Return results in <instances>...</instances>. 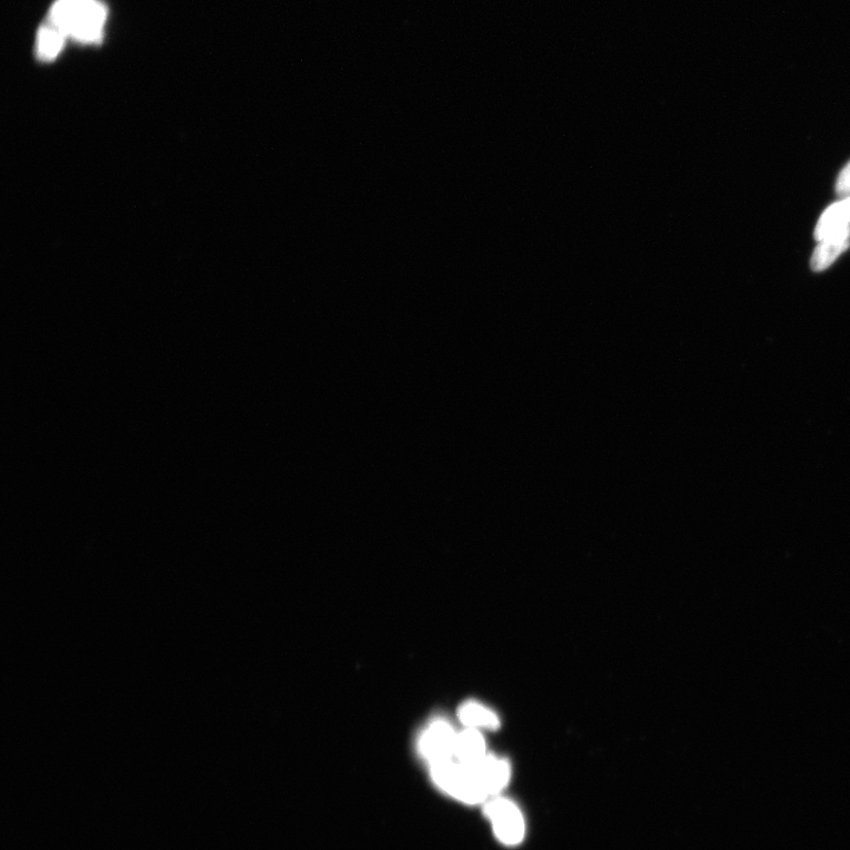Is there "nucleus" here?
<instances>
[{
  "instance_id": "obj_1",
  "label": "nucleus",
  "mask_w": 850,
  "mask_h": 850,
  "mask_svg": "<svg viewBox=\"0 0 850 850\" xmlns=\"http://www.w3.org/2000/svg\"><path fill=\"white\" fill-rule=\"evenodd\" d=\"M106 21L107 8L100 0H57L49 15V23L65 37L83 44L100 42Z\"/></svg>"
},
{
  "instance_id": "obj_2",
  "label": "nucleus",
  "mask_w": 850,
  "mask_h": 850,
  "mask_svg": "<svg viewBox=\"0 0 850 850\" xmlns=\"http://www.w3.org/2000/svg\"><path fill=\"white\" fill-rule=\"evenodd\" d=\"M498 839L508 846L518 845L525 836V820L512 801L498 797L490 801L485 809Z\"/></svg>"
},
{
  "instance_id": "obj_3",
  "label": "nucleus",
  "mask_w": 850,
  "mask_h": 850,
  "mask_svg": "<svg viewBox=\"0 0 850 850\" xmlns=\"http://www.w3.org/2000/svg\"><path fill=\"white\" fill-rule=\"evenodd\" d=\"M456 734L447 721L437 719L424 730L418 749L431 765L451 760L454 756Z\"/></svg>"
},
{
  "instance_id": "obj_4",
  "label": "nucleus",
  "mask_w": 850,
  "mask_h": 850,
  "mask_svg": "<svg viewBox=\"0 0 850 850\" xmlns=\"http://www.w3.org/2000/svg\"><path fill=\"white\" fill-rule=\"evenodd\" d=\"M819 243L813 253L812 261H810V266L815 272L826 271L842 253L848 250L850 247V226L846 230L829 235Z\"/></svg>"
},
{
  "instance_id": "obj_5",
  "label": "nucleus",
  "mask_w": 850,
  "mask_h": 850,
  "mask_svg": "<svg viewBox=\"0 0 850 850\" xmlns=\"http://www.w3.org/2000/svg\"><path fill=\"white\" fill-rule=\"evenodd\" d=\"M473 765L488 796L499 794L507 786L510 778V767L507 761L487 755Z\"/></svg>"
},
{
  "instance_id": "obj_6",
  "label": "nucleus",
  "mask_w": 850,
  "mask_h": 850,
  "mask_svg": "<svg viewBox=\"0 0 850 850\" xmlns=\"http://www.w3.org/2000/svg\"><path fill=\"white\" fill-rule=\"evenodd\" d=\"M849 226L850 198H847L835 202L823 212L815 228V239L821 241L829 235L846 230Z\"/></svg>"
},
{
  "instance_id": "obj_7",
  "label": "nucleus",
  "mask_w": 850,
  "mask_h": 850,
  "mask_svg": "<svg viewBox=\"0 0 850 850\" xmlns=\"http://www.w3.org/2000/svg\"><path fill=\"white\" fill-rule=\"evenodd\" d=\"M486 742L480 731L468 728L457 734L454 757L462 764H475L486 757Z\"/></svg>"
},
{
  "instance_id": "obj_8",
  "label": "nucleus",
  "mask_w": 850,
  "mask_h": 850,
  "mask_svg": "<svg viewBox=\"0 0 850 850\" xmlns=\"http://www.w3.org/2000/svg\"><path fill=\"white\" fill-rule=\"evenodd\" d=\"M459 718L467 728L472 729H496L500 725L495 712L477 702L464 703L459 710Z\"/></svg>"
},
{
  "instance_id": "obj_9",
  "label": "nucleus",
  "mask_w": 850,
  "mask_h": 850,
  "mask_svg": "<svg viewBox=\"0 0 850 850\" xmlns=\"http://www.w3.org/2000/svg\"><path fill=\"white\" fill-rule=\"evenodd\" d=\"M65 35L56 26L48 23L42 26L37 36V56L44 62L54 61L60 55L65 43Z\"/></svg>"
},
{
  "instance_id": "obj_10",
  "label": "nucleus",
  "mask_w": 850,
  "mask_h": 850,
  "mask_svg": "<svg viewBox=\"0 0 850 850\" xmlns=\"http://www.w3.org/2000/svg\"><path fill=\"white\" fill-rule=\"evenodd\" d=\"M836 193L841 199L850 198V161L847 166L841 170L838 181H836Z\"/></svg>"
}]
</instances>
